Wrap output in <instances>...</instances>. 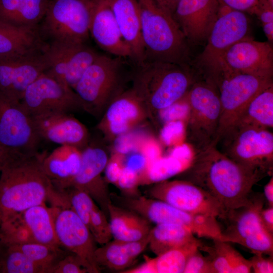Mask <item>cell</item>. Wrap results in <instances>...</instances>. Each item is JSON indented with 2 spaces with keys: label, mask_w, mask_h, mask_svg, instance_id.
Wrapping results in <instances>:
<instances>
[{
  "label": "cell",
  "mask_w": 273,
  "mask_h": 273,
  "mask_svg": "<svg viewBox=\"0 0 273 273\" xmlns=\"http://www.w3.org/2000/svg\"><path fill=\"white\" fill-rule=\"evenodd\" d=\"M183 179L204 189L213 196L226 211L247 205L253 187L265 174L249 170L234 161L213 144L195 153Z\"/></svg>",
  "instance_id": "1"
},
{
  "label": "cell",
  "mask_w": 273,
  "mask_h": 273,
  "mask_svg": "<svg viewBox=\"0 0 273 273\" xmlns=\"http://www.w3.org/2000/svg\"><path fill=\"white\" fill-rule=\"evenodd\" d=\"M0 173V223L48 202L54 190L42 167V153L17 154Z\"/></svg>",
  "instance_id": "2"
},
{
  "label": "cell",
  "mask_w": 273,
  "mask_h": 273,
  "mask_svg": "<svg viewBox=\"0 0 273 273\" xmlns=\"http://www.w3.org/2000/svg\"><path fill=\"white\" fill-rule=\"evenodd\" d=\"M199 78L192 65L144 62L135 66L132 89L146 107L149 117L183 98Z\"/></svg>",
  "instance_id": "3"
},
{
  "label": "cell",
  "mask_w": 273,
  "mask_h": 273,
  "mask_svg": "<svg viewBox=\"0 0 273 273\" xmlns=\"http://www.w3.org/2000/svg\"><path fill=\"white\" fill-rule=\"evenodd\" d=\"M136 1L145 50L144 62L192 65L190 44L172 16L154 0Z\"/></svg>",
  "instance_id": "4"
},
{
  "label": "cell",
  "mask_w": 273,
  "mask_h": 273,
  "mask_svg": "<svg viewBox=\"0 0 273 273\" xmlns=\"http://www.w3.org/2000/svg\"><path fill=\"white\" fill-rule=\"evenodd\" d=\"M127 59L99 54L74 87L81 108L95 116L124 90Z\"/></svg>",
  "instance_id": "5"
},
{
  "label": "cell",
  "mask_w": 273,
  "mask_h": 273,
  "mask_svg": "<svg viewBox=\"0 0 273 273\" xmlns=\"http://www.w3.org/2000/svg\"><path fill=\"white\" fill-rule=\"evenodd\" d=\"M189 111L185 122V142L195 153L217 145L220 102L218 90L209 82L197 80L185 96Z\"/></svg>",
  "instance_id": "6"
},
{
  "label": "cell",
  "mask_w": 273,
  "mask_h": 273,
  "mask_svg": "<svg viewBox=\"0 0 273 273\" xmlns=\"http://www.w3.org/2000/svg\"><path fill=\"white\" fill-rule=\"evenodd\" d=\"M218 143L221 152L247 169L266 175L272 173L273 133L269 129L234 124Z\"/></svg>",
  "instance_id": "7"
},
{
  "label": "cell",
  "mask_w": 273,
  "mask_h": 273,
  "mask_svg": "<svg viewBox=\"0 0 273 273\" xmlns=\"http://www.w3.org/2000/svg\"><path fill=\"white\" fill-rule=\"evenodd\" d=\"M94 0H50L39 23L40 35L47 42L85 43Z\"/></svg>",
  "instance_id": "8"
},
{
  "label": "cell",
  "mask_w": 273,
  "mask_h": 273,
  "mask_svg": "<svg viewBox=\"0 0 273 273\" xmlns=\"http://www.w3.org/2000/svg\"><path fill=\"white\" fill-rule=\"evenodd\" d=\"M247 13L220 5L217 18L203 51L192 61L200 78L211 71L223 53L236 42L250 37V22Z\"/></svg>",
  "instance_id": "9"
},
{
  "label": "cell",
  "mask_w": 273,
  "mask_h": 273,
  "mask_svg": "<svg viewBox=\"0 0 273 273\" xmlns=\"http://www.w3.org/2000/svg\"><path fill=\"white\" fill-rule=\"evenodd\" d=\"M119 204L156 224H178L199 238L213 239L220 237L221 229L213 217L189 213L161 200L142 196L121 197Z\"/></svg>",
  "instance_id": "10"
},
{
  "label": "cell",
  "mask_w": 273,
  "mask_h": 273,
  "mask_svg": "<svg viewBox=\"0 0 273 273\" xmlns=\"http://www.w3.org/2000/svg\"><path fill=\"white\" fill-rule=\"evenodd\" d=\"M273 85L271 77H264L223 69L218 87L220 114L216 143L236 121L250 101L259 93Z\"/></svg>",
  "instance_id": "11"
},
{
  "label": "cell",
  "mask_w": 273,
  "mask_h": 273,
  "mask_svg": "<svg viewBox=\"0 0 273 273\" xmlns=\"http://www.w3.org/2000/svg\"><path fill=\"white\" fill-rule=\"evenodd\" d=\"M151 198L164 201L183 211L223 219L226 210L210 193L185 179L164 180L148 191Z\"/></svg>",
  "instance_id": "12"
},
{
  "label": "cell",
  "mask_w": 273,
  "mask_h": 273,
  "mask_svg": "<svg viewBox=\"0 0 273 273\" xmlns=\"http://www.w3.org/2000/svg\"><path fill=\"white\" fill-rule=\"evenodd\" d=\"M40 141L20 101L0 93V144L19 154H32L38 152Z\"/></svg>",
  "instance_id": "13"
},
{
  "label": "cell",
  "mask_w": 273,
  "mask_h": 273,
  "mask_svg": "<svg viewBox=\"0 0 273 273\" xmlns=\"http://www.w3.org/2000/svg\"><path fill=\"white\" fill-rule=\"evenodd\" d=\"M55 232L62 248L76 255L88 273H98L101 268L95 261L96 242L89 229L66 205H51Z\"/></svg>",
  "instance_id": "14"
},
{
  "label": "cell",
  "mask_w": 273,
  "mask_h": 273,
  "mask_svg": "<svg viewBox=\"0 0 273 273\" xmlns=\"http://www.w3.org/2000/svg\"><path fill=\"white\" fill-rule=\"evenodd\" d=\"M47 43L43 51L48 66L45 73L74 90L80 78L100 54L85 43Z\"/></svg>",
  "instance_id": "15"
},
{
  "label": "cell",
  "mask_w": 273,
  "mask_h": 273,
  "mask_svg": "<svg viewBox=\"0 0 273 273\" xmlns=\"http://www.w3.org/2000/svg\"><path fill=\"white\" fill-rule=\"evenodd\" d=\"M20 102L32 117L56 112H69L81 108L72 89L45 72L28 86Z\"/></svg>",
  "instance_id": "16"
},
{
  "label": "cell",
  "mask_w": 273,
  "mask_h": 273,
  "mask_svg": "<svg viewBox=\"0 0 273 273\" xmlns=\"http://www.w3.org/2000/svg\"><path fill=\"white\" fill-rule=\"evenodd\" d=\"M43 51L0 55V93L20 101L28 86L48 68Z\"/></svg>",
  "instance_id": "17"
},
{
  "label": "cell",
  "mask_w": 273,
  "mask_h": 273,
  "mask_svg": "<svg viewBox=\"0 0 273 273\" xmlns=\"http://www.w3.org/2000/svg\"><path fill=\"white\" fill-rule=\"evenodd\" d=\"M219 63L237 73L272 78V44L247 37L228 49L215 67Z\"/></svg>",
  "instance_id": "18"
},
{
  "label": "cell",
  "mask_w": 273,
  "mask_h": 273,
  "mask_svg": "<svg viewBox=\"0 0 273 273\" xmlns=\"http://www.w3.org/2000/svg\"><path fill=\"white\" fill-rule=\"evenodd\" d=\"M103 113L97 127L105 138L112 141L149 118L146 107L131 88L117 96Z\"/></svg>",
  "instance_id": "19"
},
{
  "label": "cell",
  "mask_w": 273,
  "mask_h": 273,
  "mask_svg": "<svg viewBox=\"0 0 273 273\" xmlns=\"http://www.w3.org/2000/svg\"><path fill=\"white\" fill-rule=\"evenodd\" d=\"M108 159L104 148L88 144L81 150L80 167L70 186L86 192L107 216L108 207L112 201L107 183L102 173Z\"/></svg>",
  "instance_id": "20"
},
{
  "label": "cell",
  "mask_w": 273,
  "mask_h": 273,
  "mask_svg": "<svg viewBox=\"0 0 273 273\" xmlns=\"http://www.w3.org/2000/svg\"><path fill=\"white\" fill-rule=\"evenodd\" d=\"M218 0H180L173 15L190 44L206 43L217 18Z\"/></svg>",
  "instance_id": "21"
},
{
  "label": "cell",
  "mask_w": 273,
  "mask_h": 273,
  "mask_svg": "<svg viewBox=\"0 0 273 273\" xmlns=\"http://www.w3.org/2000/svg\"><path fill=\"white\" fill-rule=\"evenodd\" d=\"M41 140L82 150L88 144L85 126L69 112H56L32 117Z\"/></svg>",
  "instance_id": "22"
},
{
  "label": "cell",
  "mask_w": 273,
  "mask_h": 273,
  "mask_svg": "<svg viewBox=\"0 0 273 273\" xmlns=\"http://www.w3.org/2000/svg\"><path fill=\"white\" fill-rule=\"evenodd\" d=\"M89 34L104 51L131 61V50L121 35L107 0H94Z\"/></svg>",
  "instance_id": "23"
},
{
  "label": "cell",
  "mask_w": 273,
  "mask_h": 273,
  "mask_svg": "<svg viewBox=\"0 0 273 273\" xmlns=\"http://www.w3.org/2000/svg\"><path fill=\"white\" fill-rule=\"evenodd\" d=\"M264 201L262 194H251L247 205L227 211L223 219L227 222L226 226L221 230L219 239L240 244L245 238L263 228L260 212L264 207Z\"/></svg>",
  "instance_id": "24"
},
{
  "label": "cell",
  "mask_w": 273,
  "mask_h": 273,
  "mask_svg": "<svg viewBox=\"0 0 273 273\" xmlns=\"http://www.w3.org/2000/svg\"><path fill=\"white\" fill-rule=\"evenodd\" d=\"M121 35L129 47L131 62L139 65L145 61L140 14L136 0H107Z\"/></svg>",
  "instance_id": "25"
},
{
  "label": "cell",
  "mask_w": 273,
  "mask_h": 273,
  "mask_svg": "<svg viewBox=\"0 0 273 273\" xmlns=\"http://www.w3.org/2000/svg\"><path fill=\"white\" fill-rule=\"evenodd\" d=\"M81 150L62 145L51 152L42 153L43 170L57 190L70 187L81 165Z\"/></svg>",
  "instance_id": "26"
},
{
  "label": "cell",
  "mask_w": 273,
  "mask_h": 273,
  "mask_svg": "<svg viewBox=\"0 0 273 273\" xmlns=\"http://www.w3.org/2000/svg\"><path fill=\"white\" fill-rule=\"evenodd\" d=\"M194 152L186 143L174 146L168 155L146 166L139 173L140 185H149L181 174L191 165Z\"/></svg>",
  "instance_id": "27"
},
{
  "label": "cell",
  "mask_w": 273,
  "mask_h": 273,
  "mask_svg": "<svg viewBox=\"0 0 273 273\" xmlns=\"http://www.w3.org/2000/svg\"><path fill=\"white\" fill-rule=\"evenodd\" d=\"M47 43L40 35L39 24L16 26L0 20V55L43 52Z\"/></svg>",
  "instance_id": "28"
},
{
  "label": "cell",
  "mask_w": 273,
  "mask_h": 273,
  "mask_svg": "<svg viewBox=\"0 0 273 273\" xmlns=\"http://www.w3.org/2000/svg\"><path fill=\"white\" fill-rule=\"evenodd\" d=\"M110 224L114 239L134 241L149 234V221L139 214L111 202L108 207Z\"/></svg>",
  "instance_id": "29"
},
{
  "label": "cell",
  "mask_w": 273,
  "mask_h": 273,
  "mask_svg": "<svg viewBox=\"0 0 273 273\" xmlns=\"http://www.w3.org/2000/svg\"><path fill=\"white\" fill-rule=\"evenodd\" d=\"M202 245L199 239L148 258L139 266L121 273H183L189 257Z\"/></svg>",
  "instance_id": "30"
},
{
  "label": "cell",
  "mask_w": 273,
  "mask_h": 273,
  "mask_svg": "<svg viewBox=\"0 0 273 273\" xmlns=\"http://www.w3.org/2000/svg\"><path fill=\"white\" fill-rule=\"evenodd\" d=\"M50 0H0V20L16 26L38 25Z\"/></svg>",
  "instance_id": "31"
},
{
  "label": "cell",
  "mask_w": 273,
  "mask_h": 273,
  "mask_svg": "<svg viewBox=\"0 0 273 273\" xmlns=\"http://www.w3.org/2000/svg\"><path fill=\"white\" fill-rule=\"evenodd\" d=\"M21 215L34 242L61 247L56 236L50 207L46 203L37 205L27 209Z\"/></svg>",
  "instance_id": "32"
},
{
  "label": "cell",
  "mask_w": 273,
  "mask_h": 273,
  "mask_svg": "<svg viewBox=\"0 0 273 273\" xmlns=\"http://www.w3.org/2000/svg\"><path fill=\"white\" fill-rule=\"evenodd\" d=\"M197 239L186 227L174 223H159L150 231L148 246L153 253L159 255Z\"/></svg>",
  "instance_id": "33"
},
{
  "label": "cell",
  "mask_w": 273,
  "mask_h": 273,
  "mask_svg": "<svg viewBox=\"0 0 273 273\" xmlns=\"http://www.w3.org/2000/svg\"><path fill=\"white\" fill-rule=\"evenodd\" d=\"M234 124L267 129L272 128L273 85L250 101L232 125Z\"/></svg>",
  "instance_id": "34"
},
{
  "label": "cell",
  "mask_w": 273,
  "mask_h": 273,
  "mask_svg": "<svg viewBox=\"0 0 273 273\" xmlns=\"http://www.w3.org/2000/svg\"><path fill=\"white\" fill-rule=\"evenodd\" d=\"M95 259L99 267L103 266L116 270H124L135 260L130 255L125 241L116 239L97 247Z\"/></svg>",
  "instance_id": "35"
},
{
  "label": "cell",
  "mask_w": 273,
  "mask_h": 273,
  "mask_svg": "<svg viewBox=\"0 0 273 273\" xmlns=\"http://www.w3.org/2000/svg\"><path fill=\"white\" fill-rule=\"evenodd\" d=\"M0 272L44 273L17 246L0 244Z\"/></svg>",
  "instance_id": "36"
},
{
  "label": "cell",
  "mask_w": 273,
  "mask_h": 273,
  "mask_svg": "<svg viewBox=\"0 0 273 273\" xmlns=\"http://www.w3.org/2000/svg\"><path fill=\"white\" fill-rule=\"evenodd\" d=\"M44 273H51L53 267L67 253L61 247L33 242L17 246Z\"/></svg>",
  "instance_id": "37"
},
{
  "label": "cell",
  "mask_w": 273,
  "mask_h": 273,
  "mask_svg": "<svg viewBox=\"0 0 273 273\" xmlns=\"http://www.w3.org/2000/svg\"><path fill=\"white\" fill-rule=\"evenodd\" d=\"M34 242L21 213L0 223V244L20 246Z\"/></svg>",
  "instance_id": "38"
},
{
  "label": "cell",
  "mask_w": 273,
  "mask_h": 273,
  "mask_svg": "<svg viewBox=\"0 0 273 273\" xmlns=\"http://www.w3.org/2000/svg\"><path fill=\"white\" fill-rule=\"evenodd\" d=\"M88 229L96 243L101 245L109 242L113 238L107 216L97 204L90 213Z\"/></svg>",
  "instance_id": "39"
},
{
  "label": "cell",
  "mask_w": 273,
  "mask_h": 273,
  "mask_svg": "<svg viewBox=\"0 0 273 273\" xmlns=\"http://www.w3.org/2000/svg\"><path fill=\"white\" fill-rule=\"evenodd\" d=\"M239 245L253 253L273 256V234L264 228L245 238Z\"/></svg>",
  "instance_id": "40"
},
{
  "label": "cell",
  "mask_w": 273,
  "mask_h": 273,
  "mask_svg": "<svg viewBox=\"0 0 273 273\" xmlns=\"http://www.w3.org/2000/svg\"><path fill=\"white\" fill-rule=\"evenodd\" d=\"M219 246L231 267L232 273L251 272L249 259L245 258L228 242L218 239Z\"/></svg>",
  "instance_id": "41"
},
{
  "label": "cell",
  "mask_w": 273,
  "mask_h": 273,
  "mask_svg": "<svg viewBox=\"0 0 273 273\" xmlns=\"http://www.w3.org/2000/svg\"><path fill=\"white\" fill-rule=\"evenodd\" d=\"M132 131L123 134L113 141L114 142L113 152L126 155L139 151L147 135Z\"/></svg>",
  "instance_id": "42"
},
{
  "label": "cell",
  "mask_w": 273,
  "mask_h": 273,
  "mask_svg": "<svg viewBox=\"0 0 273 273\" xmlns=\"http://www.w3.org/2000/svg\"><path fill=\"white\" fill-rule=\"evenodd\" d=\"M185 122L175 120L162 125L160 132V140L166 146H175L185 141Z\"/></svg>",
  "instance_id": "43"
},
{
  "label": "cell",
  "mask_w": 273,
  "mask_h": 273,
  "mask_svg": "<svg viewBox=\"0 0 273 273\" xmlns=\"http://www.w3.org/2000/svg\"><path fill=\"white\" fill-rule=\"evenodd\" d=\"M128 197L138 196V187L140 185L139 173L135 170L125 166L115 185Z\"/></svg>",
  "instance_id": "44"
},
{
  "label": "cell",
  "mask_w": 273,
  "mask_h": 273,
  "mask_svg": "<svg viewBox=\"0 0 273 273\" xmlns=\"http://www.w3.org/2000/svg\"><path fill=\"white\" fill-rule=\"evenodd\" d=\"M189 111V106L185 96L166 108L160 111L157 114V120L162 124L175 120H182L185 122Z\"/></svg>",
  "instance_id": "45"
},
{
  "label": "cell",
  "mask_w": 273,
  "mask_h": 273,
  "mask_svg": "<svg viewBox=\"0 0 273 273\" xmlns=\"http://www.w3.org/2000/svg\"><path fill=\"white\" fill-rule=\"evenodd\" d=\"M51 273H88L81 260L69 252L52 268Z\"/></svg>",
  "instance_id": "46"
},
{
  "label": "cell",
  "mask_w": 273,
  "mask_h": 273,
  "mask_svg": "<svg viewBox=\"0 0 273 273\" xmlns=\"http://www.w3.org/2000/svg\"><path fill=\"white\" fill-rule=\"evenodd\" d=\"M183 273H215L207 256H204L199 248L188 258Z\"/></svg>",
  "instance_id": "47"
},
{
  "label": "cell",
  "mask_w": 273,
  "mask_h": 273,
  "mask_svg": "<svg viewBox=\"0 0 273 273\" xmlns=\"http://www.w3.org/2000/svg\"><path fill=\"white\" fill-rule=\"evenodd\" d=\"M125 159V155L115 152L109 157L104 171L107 183L116 184L124 166Z\"/></svg>",
  "instance_id": "48"
},
{
  "label": "cell",
  "mask_w": 273,
  "mask_h": 273,
  "mask_svg": "<svg viewBox=\"0 0 273 273\" xmlns=\"http://www.w3.org/2000/svg\"><path fill=\"white\" fill-rule=\"evenodd\" d=\"M139 151L145 157L147 161L146 166L162 156L160 144L155 138L150 135L146 136Z\"/></svg>",
  "instance_id": "49"
},
{
  "label": "cell",
  "mask_w": 273,
  "mask_h": 273,
  "mask_svg": "<svg viewBox=\"0 0 273 273\" xmlns=\"http://www.w3.org/2000/svg\"><path fill=\"white\" fill-rule=\"evenodd\" d=\"M253 254V256L249 259L251 266V272H273V256L265 257L261 253Z\"/></svg>",
  "instance_id": "50"
},
{
  "label": "cell",
  "mask_w": 273,
  "mask_h": 273,
  "mask_svg": "<svg viewBox=\"0 0 273 273\" xmlns=\"http://www.w3.org/2000/svg\"><path fill=\"white\" fill-rule=\"evenodd\" d=\"M220 5L251 15L259 0H218Z\"/></svg>",
  "instance_id": "51"
},
{
  "label": "cell",
  "mask_w": 273,
  "mask_h": 273,
  "mask_svg": "<svg viewBox=\"0 0 273 273\" xmlns=\"http://www.w3.org/2000/svg\"><path fill=\"white\" fill-rule=\"evenodd\" d=\"M251 15L256 16L261 24L273 22V6L258 2Z\"/></svg>",
  "instance_id": "52"
},
{
  "label": "cell",
  "mask_w": 273,
  "mask_h": 273,
  "mask_svg": "<svg viewBox=\"0 0 273 273\" xmlns=\"http://www.w3.org/2000/svg\"><path fill=\"white\" fill-rule=\"evenodd\" d=\"M260 220L263 228L273 234V206H268L261 209Z\"/></svg>",
  "instance_id": "53"
},
{
  "label": "cell",
  "mask_w": 273,
  "mask_h": 273,
  "mask_svg": "<svg viewBox=\"0 0 273 273\" xmlns=\"http://www.w3.org/2000/svg\"><path fill=\"white\" fill-rule=\"evenodd\" d=\"M19 153L13 152L0 144V172L5 165Z\"/></svg>",
  "instance_id": "54"
},
{
  "label": "cell",
  "mask_w": 273,
  "mask_h": 273,
  "mask_svg": "<svg viewBox=\"0 0 273 273\" xmlns=\"http://www.w3.org/2000/svg\"><path fill=\"white\" fill-rule=\"evenodd\" d=\"M164 11L172 16L176 6L180 0H154Z\"/></svg>",
  "instance_id": "55"
},
{
  "label": "cell",
  "mask_w": 273,
  "mask_h": 273,
  "mask_svg": "<svg viewBox=\"0 0 273 273\" xmlns=\"http://www.w3.org/2000/svg\"><path fill=\"white\" fill-rule=\"evenodd\" d=\"M264 199L266 200L268 206H273V177L270 178L268 182L264 187Z\"/></svg>",
  "instance_id": "56"
},
{
  "label": "cell",
  "mask_w": 273,
  "mask_h": 273,
  "mask_svg": "<svg viewBox=\"0 0 273 273\" xmlns=\"http://www.w3.org/2000/svg\"><path fill=\"white\" fill-rule=\"evenodd\" d=\"M263 31L266 36L268 41L273 43V22L261 24Z\"/></svg>",
  "instance_id": "57"
},
{
  "label": "cell",
  "mask_w": 273,
  "mask_h": 273,
  "mask_svg": "<svg viewBox=\"0 0 273 273\" xmlns=\"http://www.w3.org/2000/svg\"><path fill=\"white\" fill-rule=\"evenodd\" d=\"M258 2H261L271 6H273V0H259Z\"/></svg>",
  "instance_id": "58"
}]
</instances>
